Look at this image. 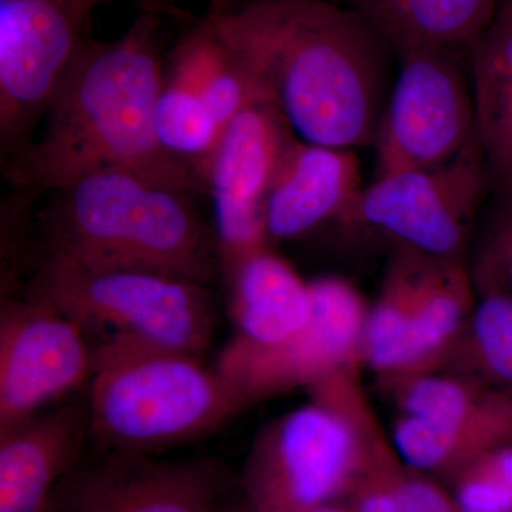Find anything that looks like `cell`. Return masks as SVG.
I'll return each instance as SVG.
<instances>
[{
	"mask_svg": "<svg viewBox=\"0 0 512 512\" xmlns=\"http://www.w3.org/2000/svg\"><path fill=\"white\" fill-rule=\"evenodd\" d=\"M208 19L303 141L373 146L393 53L356 10L325 0H245Z\"/></svg>",
	"mask_w": 512,
	"mask_h": 512,
	"instance_id": "1",
	"label": "cell"
},
{
	"mask_svg": "<svg viewBox=\"0 0 512 512\" xmlns=\"http://www.w3.org/2000/svg\"><path fill=\"white\" fill-rule=\"evenodd\" d=\"M158 20L140 16L119 39L86 40L46 111L42 136L5 165L25 205L100 170L128 171L190 192L194 168L157 137L156 104L164 73Z\"/></svg>",
	"mask_w": 512,
	"mask_h": 512,
	"instance_id": "2",
	"label": "cell"
},
{
	"mask_svg": "<svg viewBox=\"0 0 512 512\" xmlns=\"http://www.w3.org/2000/svg\"><path fill=\"white\" fill-rule=\"evenodd\" d=\"M92 268L146 269L205 285L211 239L188 192L121 170L90 173L52 192L40 215V247Z\"/></svg>",
	"mask_w": 512,
	"mask_h": 512,
	"instance_id": "3",
	"label": "cell"
},
{
	"mask_svg": "<svg viewBox=\"0 0 512 512\" xmlns=\"http://www.w3.org/2000/svg\"><path fill=\"white\" fill-rule=\"evenodd\" d=\"M90 436L107 450L157 454L221 429L244 404L200 356L111 338L94 350Z\"/></svg>",
	"mask_w": 512,
	"mask_h": 512,
	"instance_id": "4",
	"label": "cell"
},
{
	"mask_svg": "<svg viewBox=\"0 0 512 512\" xmlns=\"http://www.w3.org/2000/svg\"><path fill=\"white\" fill-rule=\"evenodd\" d=\"M308 394V403L272 420L249 448L239 484L252 512H309L345 500L384 433L360 369Z\"/></svg>",
	"mask_w": 512,
	"mask_h": 512,
	"instance_id": "5",
	"label": "cell"
},
{
	"mask_svg": "<svg viewBox=\"0 0 512 512\" xmlns=\"http://www.w3.org/2000/svg\"><path fill=\"white\" fill-rule=\"evenodd\" d=\"M25 296L52 306L107 339L137 340L202 356L215 329L204 285L130 268H92L36 255Z\"/></svg>",
	"mask_w": 512,
	"mask_h": 512,
	"instance_id": "6",
	"label": "cell"
},
{
	"mask_svg": "<svg viewBox=\"0 0 512 512\" xmlns=\"http://www.w3.org/2000/svg\"><path fill=\"white\" fill-rule=\"evenodd\" d=\"M311 315L282 342L254 346L232 339L215 370L244 407L313 386L363 367V336L369 306L355 286L338 276L309 282Z\"/></svg>",
	"mask_w": 512,
	"mask_h": 512,
	"instance_id": "7",
	"label": "cell"
},
{
	"mask_svg": "<svg viewBox=\"0 0 512 512\" xmlns=\"http://www.w3.org/2000/svg\"><path fill=\"white\" fill-rule=\"evenodd\" d=\"M488 185L483 154L476 146L440 167L375 178L339 222L375 232L400 249L463 262Z\"/></svg>",
	"mask_w": 512,
	"mask_h": 512,
	"instance_id": "8",
	"label": "cell"
},
{
	"mask_svg": "<svg viewBox=\"0 0 512 512\" xmlns=\"http://www.w3.org/2000/svg\"><path fill=\"white\" fill-rule=\"evenodd\" d=\"M399 62L373 141L375 178L440 167L480 146L468 59L419 50Z\"/></svg>",
	"mask_w": 512,
	"mask_h": 512,
	"instance_id": "9",
	"label": "cell"
},
{
	"mask_svg": "<svg viewBox=\"0 0 512 512\" xmlns=\"http://www.w3.org/2000/svg\"><path fill=\"white\" fill-rule=\"evenodd\" d=\"M73 0H0V147L25 153L86 39Z\"/></svg>",
	"mask_w": 512,
	"mask_h": 512,
	"instance_id": "10",
	"label": "cell"
},
{
	"mask_svg": "<svg viewBox=\"0 0 512 512\" xmlns=\"http://www.w3.org/2000/svg\"><path fill=\"white\" fill-rule=\"evenodd\" d=\"M292 140L281 113L269 101L256 100L229 121L202 165L227 271L269 248L265 202Z\"/></svg>",
	"mask_w": 512,
	"mask_h": 512,
	"instance_id": "11",
	"label": "cell"
},
{
	"mask_svg": "<svg viewBox=\"0 0 512 512\" xmlns=\"http://www.w3.org/2000/svg\"><path fill=\"white\" fill-rule=\"evenodd\" d=\"M93 367L80 323L28 296L9 298L0 313V431L74 392Z\"/></svg>",
	"mask_w": 512,
	"mask_h": 512,
	"instance_id": "12",
	"label": "cell"
},
{
	"mask_svg": "<svg viewBox=\"0 0 512 512\" xmlns=\"http://www.w3.org/2000/svg\"><path fill=\"white\" fill-rule=\"evenodd\" d=\"M227 488L224 468L212 460L99 448L64 477L49 512H215Z\"/></svg>",
	"mask_w": 512,
	"mask_h": 512,
	"instance_id": "13",
	"label": "cell"
},
{
	"mask_svg": "<svg viewBox=\"0 0 512 512\" xmlns=\"http://www.w3.org/2000/svg\"><path fill=\"white\" fill-rule=\"evenodd\" d=\"M89 436V410L79 403L0 431V512H49Z\"/></svg>",
	"mask_w": 512,
	"mask_h": 512,
	"instance_id": "14",
	"label": "cell"
},
{
	"mask_svg": "<svg viewBox=\"0 0 512 512\" xmlns=\"http://www.w3.org/2000/svg\"><path fill=\"white\" fill-rule=\"evenodd\" d=\"M355 150L293 138L265 202L268 244L292 241L340 220L363 190Z\"/></svg>",
	"mask_w": 512,
	"mask_h": 512,
	"instance_id": "15",
	"label": "cell"
},
{
	"mask_svg": "<svg viewBox=\"0 0 512 512\" xmlns=\"http://www.w3.org/2000/svg\"><path fill=\"white\" fill-rule=\"evenodd\" d=\"M367 25L402 57L441 50L466 57L490 26L495 0H349Z\"/></svg>",
	"mask_w": 512,
	"mask_h": 512,
	"instance_id": "16",
	"label": "cell"
},
{
	"mask_svg": "<svg viewBox=\"0 0 512 512\" xmlns=\"http://www.w3.org/2000/svg\"><path fill=\"white\" fill-rule=\"evenodd\" d=\"M468 73L488 184L504 194L512 190V0L471 49Z\"/></svg>",
	"mask_w": 512,
	"mask_h": 512,
	"instance_id": "17",
	"label": "cell"
},
{
	"mask_svg": "<svg viewBox=\"0 0 512 512\" xmlns=\"http://www.w3.org/2000/svg\"><path fill=\"white\" fill-rule=\"evenodd\" d=\"M228 275L235 339L254 346L275 345L308 322L309 282L269 248L242 259Z\"/></svg>",
	"mask_w": 512,
	"mask_h": 512,
	"instance_id": "18",
	"label": "cell"
},
{
	"mask_svg": "<svg viewBox=\"0 0 512 512\" xmlns=\"http://www.w3.org/2000/svg\"><path fill=\"white\" fill-rule=\"evenodd\" d=\"M164 77L197 94L222 130L249 104L265 100L247 67L208 18L175 47Z\"/></svg>",
	"mask_w": 512,
	"mask_h": 512,
	"instance_id": "19",
	"label": "cell"
},
{
	"mask_svg": "<svg viewBox=\"0 0 512 512\" xmlns=\"http://www.w3.org/2000/svg\"><path fill=\"white\" fill-rule=\"evenodd\" d=\"M355 512H460L440 478L410 466L383 433L345 500Z\"/></svg>",
	"mask_w": 512,
	"mask_h": 512,
	"instance_id": "20",
	"label": "cell"
},
{
	"mask_svg": "<svg viewBox=\"0 0 512 512\" xmlns=\"http://www.w3.org/2000/svg\"><path fill=\"white\" fill-rule=\"evenodd\" d=\"M441 370L476 380L494 392L512 390V295L483 286Z\"/></svg>",
	"mask_w": 512,
	"mask_h": 512,
	"instance_id": "21",
	"label": "cell"
},
{
	"mask_svg": "<svg viewBox=\"0 0 512 512\" xmlns=\"http://www.w3.org/2000/svg\"><path fill=\"white\" fill-rule=\"evenodd\" d=\"M376 386L396 414L447 427L487 426L491 390L470 377L448 372L396 373L376 377Z\"/></svg>",
	"mask_w": 512,
	"mask_h": 512,
	"instance_id": "22",
	"label": "cell"
},
{
	"mask_svg": "<svg viewBox=\"0 0 512 512\" xmlns=\"http://www.w3.org/2000/svg\"><path fill=\"white\" fill-rule=\"evenodd\" d=\"M154 120L161 146L200 175L222 134L220 124L204 101L164 77Z\"/></svg>",
	"mask_w": 512,
	"mask_h": 512,
	"instance_id": "23",
	"label": "cell"
},
{
	"mask_svg": "<svg viewBox=\"0 0 512 512\" xmlns=\"http://www.w3.org/2000/svg\"><path fill=\"white\" fill-rule=\"evenodd\" d=\"M444 483L460 512H512V443L487 448Z\"/></svg>",
	"mask_w": 512,
	"mask_h": 512,
	"instance_id": "24",
	"label": "cell"
},
{
	"mask_svg": "<svg viewBox=\"0 0 512 512\" xmlns=\"http://www.w3.org/2000/svg\"><path fill=\"white\" fill-rule=\"evenodd\" d=\"M495 286L512 295V238L500 229L493 228L481 274V288Z\"/></svg>",
	"mask_w": 512,
	"mask_h": 512,
	"instance_id": "25",
	"label": "cell"
},
{
	"mask_svg": "<svg viewBox=\"0 0 512 512\" xmlns=\"http://www.w3.org/2000/svg\"><path fill=\"white\" fill-rule=\"evenodd\" d=\"M487 419L493 446L512 443V390H491L487 400Z\"/></svg>",
	"mask_w": 512,
	"mask_h": 512,
	"instance_id": "26",
	"label": "cell"
},
{
	"mask_svg": "<svg viewBox=\"0 0 512 512\" xmlns=\"http://www.w3.org/2000/svg\"><path fill=\"white\" fill-rule=\"evenodd\" d=\"M505 200L494 228L500 229L512 238V190L504 192Z\"/></svg>",
	"mask_w": 512,
	"mask_h": 512,
	"instance_id": "27",
	"label": "cell"
},
{
	"mask_svg": "<svg viewBox=\"0 0 512 512\" xmlns=\"http://www.w3.org/2000/svg\"><path fill=\"white\" fill-rule=\"evenodd\" d=\"M215 512H252L249 510L247 503H245L244 498L241 500H229V498H225L222 501L220 507L217 508Z\"/></svg>",
	"mask_w": 512,
	"mask_h": 512,
	"instance_id": "28",
	"label": "cell"
},
{
	"mask_svg": "<svg viewBox=\"0 0 512 512\" xmlns=\"http://www.w3.org/2000/svg\"><path fill=\"white\" fill-rule=\"evenodd\" d=\"M309 512H355V511H353L352 508L349 507V505H346L345 503H342V501H339V503L322 505V507L315 508V510H312Z\"/></svg>",
	"mask_w": 512,
	"mask_h": 512,
	"instance_id": "29",
	"label": "cell"
},
{
	"mask_svg": "<svg viewBox=\"0 0 512 512\" xmlns=\"http://www.w3.org/2000/svg\"><path fill=\"white\" fill-rule=\"evenodd\" d=\"M77 5L80 6L84 10V12L92 13V10L96 8L97 5L101 2V0H73Z\"/></svg>",
	"mask_w": 512,
	"mask_h": 512,
	"instance_id": "30",
	"label": "cell"
}]
</instances>
